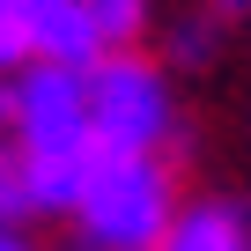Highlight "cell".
Returning a JSON list of instances; mask_svg holds the SVG:
<instances>
[{"instance_id": "1", "label": "cell", "mask_w": 251, "mask_h": 251, "mask_svg": "<svg viewBox=\"0 0 251 251\" xmlns=\"http://www.w3.org/2000/svg\"><path fill=\"white\" fill-rule=\"evenodd\" d=\"M8 148H15V170L30 185V207L37 222L67 214L81 170L96 163V133H89V89L81 74L67 67H23L8 74Z\"/></svg>"}, {"instance_id": "2", "label": "cell", "mask_w": 251, "mask_h": 251, "mask_svg": "<svg viewBox=\"0 0 251 251\" xmlns=\"http://www.w3.org/2000/svg\"><path fill=\"white\" fill-rule=\"evenodd\" d=\"M177 207H185L177 155H111V148H96V163L81 170L59 222H67L74 251H163Z\"/></svg>"}, {"instance_id": "3", "label": "cell", "mask_w": 251, "mask_h": 251, "mask_svg": "<svg viewBox=\"0 0 251 251\" xmlns=\"http://www.w3.org/2000/svg\"><path fill=\"white\" fill-rule=\"evenodd\" d=\"M81 89H89V133H96V148H111V155H170L185 141L177 74L148 45L103 52L81 74Z\"/></svg>"}, {"instance_id": "4", "label": "cell", "mask_w": 251, "mask_h": 251, "mask_svg": "<svg viewBox=\"0 0 251 251\" xmlns=\"http://www.w3.org/2000/svg\"><path fill=\"white\" fill-rule=\"evenodd\" d=\"M30 59L67 67V74H89L103 59V37H96L81 0H30Z\"/></svg>"}, {"instance_id": "5", "label": "cell", "mask_w": 251, "mask_h": 251, "mask_svg": "<svg viewBox=\"0 0 251 251\" xmlns=\"http://www.w3.org/2000/svg\"><path fill=\"white\" fill-rule=\"evenodd\" d=\"M163 251H251V200H236V192H185Z\"/></svg>"}, {"instance_id": "6", "label": "cell", "mask_w": 251, "mask_h": 251, "mask_svg": "<svg viewBox=\"0 0 251 251\" xmlns=\"http://www.w3.org/2000/svg\"><path fill=\"white\" fill-rule=\"evenodd\" d=\"M214 52H222V23H214L207 8L163 23V52H155V59H163L170 74H200V67H214Z\"/></svg>"}, {"instance_id": "7", "label": "cell", "mask_w": 251, "mask_h": 251, "mask_svg": "<svg viewBox=\"0 0 251 251\" xmlns=\"http://www.w3.org/2000/svg\"><path fill=\"white\" fill-rule=\"evenodd\" d=\"M81 8H89L103 52H133V45H148V30H155V0H81Z\"/></svg>"}, {"instance_id": "8", "label": "cell", "mask_w": 251, "mask_h": 251, "mask_svg": "<svg viewBox=\"0 0 251 251\" xmlns=\"http://www.w3.org/2000/svg\"><path fill=\"white\" fill-rule=\"evenodd\" d=\"M30 67V0H0V81Z\"/></svg>"}, {"instance_id": "9", "label": "cell", "mask_w": 251, "mask_h": 251, "mask_svg": "<svg viewBox=\"0 0 251 251\" xmlns=\"http://www.w3.org/2000/svg\"><path fill=\"white\" fill-rule=\"evenodd\" d=\"M37 207H30V185L15 170V148H0V229H30Z\"/></svg>"}, {"instance_id": "10", "label": "cell", "mask_w": 251, "mask_h": 251, "mask_svg": "<svg viewBox=\"0 0 251 251\" xmlns=\"http://www.w3.org/2000/svg\"><path fill=\"white\" fill-rule=\"evenodd\" d=\"M200 8H207L222 30H229V23H251V0H200Z\"/></svg>"}, {"instance_id": "11", "label": "cell", "mask_w": 251, "mask_h": 251, "mask_svg": "<svg viewBox=\"0 0 251 251\" xmlns=\"http://www.w3.org/2000/svg\"><path fill=\"white\" fill-rule=\"evenodd\" d=\"M0 251H37V244H30V229H0Z\"/></svg>"}]
</instances>
